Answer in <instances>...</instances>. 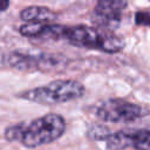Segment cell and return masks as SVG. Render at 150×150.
<instances>
[{
	"label": "cell",
	"instance_id": "cell-1",
	"mask_svg": "<svg viewBox=\"0 0 150 150\" xmlns=\"http://www.w3.org/2000/svg\"><path fill=\"white\" fill-rule=\"evenodd\" d=\"M66 131V121L59 114H47L30 122H20L5 129L8 142H19L26 148H38L59 139Z\"/></svg>",
	"mask_w": 150,
	"mask_h": 150
},
{
	"label": "cell",
	"instance_id": "cell-2",
	"mask_svg": "<svg viewBox=\"0 0 150 150\" xmlns=\"http://www.w3.org/2000/svg\"><path fill=\"white\" fill-rule=\"evenodd\" d=\"M61 39L67 40L76 47L102 50L104 53H118L123 49L124 42L111 30L90 26H62Z\"/></svg>",
	"mask_w": 150,
	"mask_h": 150
},
{
	"label": "cell",
	"instance_id": "cell-3",
	"mask_svg": "<svg viewBox=\"0 0 150 150\" xmlns=\"http://www.w3.org/2000/svg\"><path fill=\"white\" fill-rule=\"evenodd\" d=\"M86 94L84 86L76 80H55L43 86L22 91L18 96L22 100L39 104L53 105L66 103L82 97Z\"/></svg>",
	"mask_w": 150,
	"mask_h": 150
},
{
	"label": "cell",
	"instance_id": "cell-4",
	"mask_svg": "<svg viewBox=\"0 0 150 150\" xmlns=\"http://www.w3.org/2000/svg\"><path fill=\"white\" fill-rule=\"evenodd\" d=\"M68 59L62 54L56 53H30L27 50H13L7 56L9 67L18 70L30 71H61L68 64Z\"/></svg>",
	"mask_w": 150,
	"mask_h": 150
},
{
	"label": "cell",
	"instance_id": "cell-5",
	"mask_svg": "<svg viewBox=\"0 0 150 150\" xmlns=\"http://www.w3.org/2000/svg\"><path fill=\"white\" fill-rule=\"evenodd\" d=\"M96 117L110 123H129L150 115V110L141 104L123 98H108L94 109Z\"/></svg>",
	"mask_w": 150,
	"mask_h": 150
},
{
	"label": "cell",
	"instance_id": "cell-6",
	"mask_svg": "<svg viewBox=\"0 0 150 150\" xmlns=\"http://www.w3.org/2000/svg\"><path fill=\"white\" fill-rule=\"evenodd\" d=\"M127 7V0H97L93 11L91 21L100 28L112 32L120 26L122 14Z\"/></svg>",
	"mask_w": 150,
	"mask_h": 150
},
{
	"label": "cell",
	"instance_id": "cell-7",
	"mask_svg": "<svg viewBox=\"0 0 150 150\" xmlns=\"http://www.w3.org/2000/svg\"><path fill=\"white\" fill-rule=\"evenodd\" d=\"M20 18L27 22H50L56 20L57 15L52 9L42 6H29L20 12Z\"/></svg>",
	"mask_w": 150,
	"mask_h": 150
},
{
	"label": "cell",
	"instance_id": "cell-8",
	"mask_svg": "<svg viewBox=\"0 0 150 150\" xmlns=\"http://www.w3.org/2000/svg\"><path fill=\"white\" fill-rule=\"evenodd\" d=\"M134 129H123L115 132H111L104 139L108 150H123L125 148L131 146Z\"/></svg>",
	"mask_w": 150,
	"mask_h": 150
},
{
	"label": "cell",
	"instance_id": "cell-9",
	"mask_svg": "<svg viewBox=\"0 0 150 150\" xmlns=\"http://www.w3.org/2000/svg\"><path fill=\"white\" fill-rule=\"evenodd\" d=\"M131 146L135 150H150V129H134Z\"/></svg>",
	"mask_w": 150,
	"mask_h": 150
},
{
	"label": "cell",
	"instance_id": "cell-10",
	"mask_svg": "<svg viewBox=\"0 0 150 150\" xmlns=\"http://www.w3.org/2000/svg\"><path fill=\"white\" fill-rule=\"evenodd\" d=\"M46 22H29V23H25L20 27L19 32L22 36L26 38H42L45 34V30L47 28Z\"/></svg>",
	"mask_w": 150,
	"mask_h": 150
},
{
	"label": "cell",
	"instance_id": "cell-11",
	"mask_svg": "<svg viewBox=\"0 0 150 150\" xmlns=\"http://www.w3.org/2000/svg\"><path fill=\"white\" fill-rule=\"evenodd\" d=\"M109 134L110 130L102 124H93L91 127L88 128L87 131V136L94 141H104Z\"/></svg>",
	"mask_w": 150,
	"mask_h": 150
},
{
	"label": "cell",
	"instance_id": "cell-12",
	"mask_svg": "<svg viewBox=\"0 0 150 150\" xmlns=\"http://www.w3.org/2000/svg\"><path fill=\"white\" fill-rule=\"evenodd\" d=\"M135 22H136V25L150 27V14L145 13V12H137L135 14Z\"/></svg>",
	"mask_w": 150,
	"mask_h": 150
},
{
	"label": "cell",
	"instance_id": "cell-13",
	"mask_svg": "<svg viewBox=\"0 0 150 150\" xmlns=\"http://www.w3.org/2000/svg\"><path fill=\"white\" fill-rule=\"evenodd\" d=\"M9 7V0H0V12H5Z\"/></svg>",
	"mask_w": 150,
	"mask_h": 150
}]
</instances>
